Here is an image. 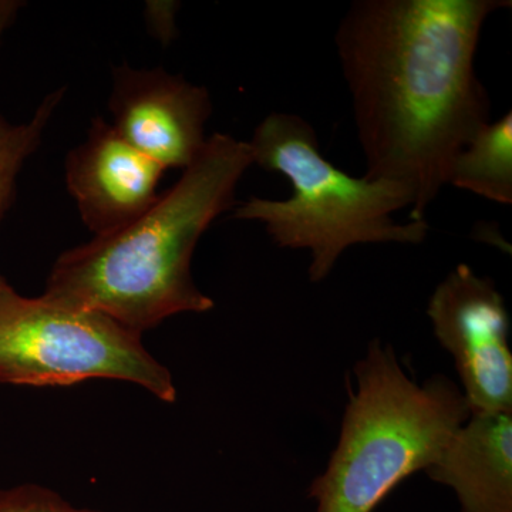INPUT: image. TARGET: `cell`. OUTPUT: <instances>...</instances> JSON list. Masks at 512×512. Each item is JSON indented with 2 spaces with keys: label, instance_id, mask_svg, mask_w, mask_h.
I'll list each match as a JSON object with an SVG mask.
<instances>
[{
  "label": "cell",
  "instance_id": "6da1fadb",
  "mask_svg": "<svg viewBox=\"0 0 512 512\" xmlns=\"http://www.w3.org/2000/svg\"><path fill=\"white\" fill-rule=\"evenodd\" d=\"M510 0H355L335 45L365 177L409 188L410 221L448 184L457 154L491 121L476 72L485 22Z\"/></svg>",
  "mask_w": 512,
  "mask_h": 512
},
{
  "label": "cell",
  "instance_id": "7a4b0ae2",
  "mask_svg": "<svg viewBox=\"0 0 512 512\" xmlns=\"http://www.w3.org/2000/svg\"><path fill=\"white\" fill-rule=\"evenodd\" d=\"M252 164L248 143L212 134L177 184L137 220L60 255L43 295L140 335L178 313L210 311L214 301L192 279V255L234 205Z\"/></svg>",
  "mask_w": 512,
  "mask_h": 512
},
{
  "label": "cell",
  "instance_id": "3957f363",
  "mask_svg": "<svg viewBox=\"0 0 512 512\" xmlns=\"http://www.w3.org/2000/svg\"><path fill=\"white\" fill-rule=\"evenodd\" d=\"M248 146L252 163L288 178L292 195L286 200L251 198L234 218L261 222L279 248L309 251L312 282L328 278L350 247L419 245L429 235L426 220L400 224L393 218L394 212L412 208L409 188L346 174L323 157L315 128L296 114H269Z\"/></svg>",
  "mask_w": 512,
  "mask_h": 512
},
{
  "label": "cell",
  "instance_id": "ba28073f",
  "mask_svg": "<svg viewBox=\"0 0 512 512\" xmlns=\"http://www.w3.org/2000/svg\"><path fill=\"white\" fill-rule=\"evenodd\" d=\"M164 168L131 147L111 124L93 120L66 163V181L94 237L137 220L158 198Z\"/></svg>",
  "mask_w": 512,
  "mask_h": 512
},
{
  "label": "cell",
  "instance_id": "52a82bcc",
  "mask_svg": "<svg viewBox=\"0 0 512 512\" xmlns=\"http://www.w3.org/2000/svg\"><path fill=\"white\" fill-rule=\"evenodd\" d=\"M110 111L119 136L164 170L190 167L207 143L208 90L163 69L116 70Z\"/></svg>",
  "mask_w": 512,
  "mask_h": 512
},
{
  "label": "cell",
  "instance_id": "8fae6325",
  "mask_svg": "<svg viewBox=\"0 0 512 512\" xmlns=\"http://www.w3.org/2000/svg\"><path fill=\"white\" fill-rule=\"evenodd\" d=\"M20 8L15 0H0V42ZM64 90L49 94L35 116L23 124H12L0 114V220L8 210L15 190L16 178L30 154L35 153L53 111L63 99ZM5 279L0 276V285Z\"/></svg>",
  "mask_w": 512,
  "mask_h": 512
},
{
  "label": "cell",
  "instance_id": "5b68a950",
  "mask_svg": "<svg viewBox=\"0 0 512 512\" xmlns=\"http://www.w3.org/2000/svg\"><path fill=\"white\" fill-rule=\"evenodd\" d=\"M90 379L123 380L161 402L177 400L170 370L147 352L140 333L45 295L25 298L3 282L0 383L72 386Z\"/></svg>",
  "mask_w": 512,
  "mask_h": 512
},
{
  "label": "cell",
  "instance_id": "8992f818",
  "mask_svg": "<svg viewBox=\"0 0 512 512\" xmlns=\"http://www.w3.org/2000/svg\"><path fill=\"white\" fill-rule=\"evenodd\" d=\"M427 313L456 360L470 416L512 412L510 316L494 282L458 265L437 286Z\"/></svg>",
  "mask_w": 512,
  "mask_h": 512
},
{
  "label": "cell",
  "instance_id": "7c38bea8",
  "mask_svg": "<svg viewBox=\"0 0 512 512\" xmlns=\"http://www.w3.org/2000/svg\"><path fill=\"white\" fill-rule=\"evenodd\" d=\"M0 512H104L74 507L62 495L36 484L0 490Z\"/></svg>",
  "mask_w": 512,
  "mask_h": 512
},
{
  "label": "cell",
  "instance_id": "277c9868",
  "mask_svg": "<svg viewBox=\"0 0 512 512\" xmlns=\"http://www.w3.org/2000/svg\"><path fill=\"white\" fill-rule=\"evenodd\" d=\"M355 375L338 447L309 491L318 512H373L404 478L433 466L470 417L456 384L434 376L419 386L379 340Z\"/></svg>",
  "mask_w": 512,
  "mask_h": 512
},
{
  "label": "cell",
  "instance_id": "9c48e42d",
  "mask_svg": "<svg viewBox=\"0 0 512 512\" xmlns=\"http://www.w3.org/2000/svg\"><path fill=\"white\" fill-rule=\"evenodd\" d=\"M470 417L427 474L456 491L461 512H512V412Z\"/></svg>",
  "mask_w": 512,
  "mask_h": 512
},
{
  "label": "cell",
  "instance_id": "30bf717a",
  "mask_svg": "<svg viewBox=\"0 0 512 512\" xmlns=\"http://www.w3.org/2000/svg\"><path fill=\"white\" fill-rule=\"evenodd\" d=\"M448 184L497 204H512L511 111L491 120L457 154Z\"/></svg>",
  "mask_w": 512,
  "mask_h": 512
}]
</instances>
